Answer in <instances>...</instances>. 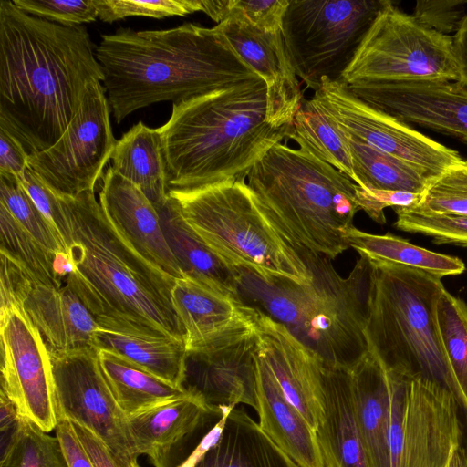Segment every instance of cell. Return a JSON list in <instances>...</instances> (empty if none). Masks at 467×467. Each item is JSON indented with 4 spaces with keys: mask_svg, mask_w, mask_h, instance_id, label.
I'll list each match as a JSON object with an SVG mask.
<instances>
[{
    "mask_svg": "<svg viewBox=\"0 0 467 467\" xmlns=\"http://www.w3.org/2000/svg\"><path fill=\"white\" fill-rule=\"evenodd\" d=\"M104 75L84 26H62L0 1V127L31 155L54 145Z\"/></svg>",
    "mask_w": 467,
    "mask_h": 467,
    "instance_id": "cell-1",
    "label": "cell"
},
{
    "mask_svg": "<svg viewBox=\"0 0 467 467\" xmlns=\"http://www.w3.org/2000/svg\"><path fill=\"white\" fill-rule=\"evenodd\" d=\"M75 272L65 279L100 329L186 343L171 301L176 279L141 256L106 215L95 191L57 196Z\"/></svg>",
    "mask_w": 467,
    "mask_h": 467,
    "instance_id": "cell-2",
    "label": "cell"
},
{
    "mask_svg": "<svg viewBox=\"0 0 467 467\" xmlns=\"http://www.w3.org/2000/svg\"><path fill=\"white\" fill-rule=\"evenodd\" d=\"M115 120L151 104H178L262 79L216 25L161 30L120 28L95 49Z\"/></svg>",
    "mask_w": 467,
    "mask_h": 467,
    "instance_id": "cell-3",
    "label": "cell"
},
{
    "mask_svg": "<svg viewBox=\"0 0 467 467\" xmlns=\"http://www.w3.org/2000/svg\"><path fill=\"white\" fill-rule=\"evenodd\" d=\"M263 79L245 82L178 104L158 128L168 191L189 192L246 179L253 165L287 136L266 119Z\"/></svg>",
    "mask_w": 467,
    "mask_h": 467,
    "instance_id": "cell-4",
    "label": "cell"
},
{
    "mask_svg": "<svg viewBox=\"0 0 467 467\" xmlns=\"http://www.w3.org/2000/svg\"><path fill=\"white\" fill-rule=\"evenodd\" d=\"M294 247L312 275L308 284L263 279L235 269L238 296L283 325L325 368H348L368 350L365 328L370 262L360 255L348 276L343 277L329 258Z\"/></svg>",
    "mask_w": 467,
    "mask_h": 467,
    "instance_id": "cell-5",
    "label": "cell"
},
{
    "mask_svg": "<svg viewBox=\"0 0 467 467\" xmlns=\"http://www.w3.org/2000/svg\"><path fill=\"white\" fill-rule=\"evenodd\" d=\"M247 185L263 213L293 245L334 259L359 211L357 184L309 151L281 142L251 168Z\"/></svg>",
    "mask_w": 467,
    "mask_h": 467,
    "instance_id": "cell-6",
    "label": "cell"
},
{
    "mask_svg": "<svg viewBox=\"0 0 467 467\" xmlns=\"http://www.w3.org/2000/svg\"><path fill=\"white\" fill-rule=\"evenodd\" d=\"M368 260V349L389 371L421 378L449 390L467 419V401L452 374L437 323L436 304L444 288L441 278L410 266Z\"/></svg>",
    "mask_w": 467,
    "mask_h": 467,
    "instance_id": "cell-7",
    "label": "cell"
},
{
    "mask_svg": "<svg viewBox=\"0 0 467 467\" xmlns=\"http://www.w3.org/2000/svg\"><path fill=\"white\" fill-rule=\"evenodd\" d=\"M169 196L187 223L230 267L263 279L310 282L303 257L260 210L244 179L170 191Z\"/></svg>",
    "mask_w": 467,
    "mask_h": 467,
    "instance_id": "cell-8",
    "label": "cell"
},
{
    "mask_svg": "<svg viewBox=\"0 0 467 467\" xmlns=\"http://www.w3.org/2000/svg\"><path fill=\"white\" fill-rule=\"evenodd\" d=\"M389 0H289L282 36L307 88L341 82L367 32Z\"/></svg>",
    "mask_w": 467,
    "mask_h": 467,
    "instance_id": "cell-9",
    "label": "cell"
},
{
    "mask_svg": "<svg viewBox=\"0 0 467 467\" xmlns=\"http://www.w3.org/2000/svg\"><path fill=\"white\" fill-rule=\"evenodd\" d=\"M452 36L418 22L391 1L367 32L341 82L457 80Z\"/></svg>",
    "mask_w": 467,
    "mask_h": 467,
    "instance_id": "cell-10",
    "label": "cell"
},
{
    "mask_svg": "<svg viewBox=\"0 0 467 467\" xmlns=\"http://www.w3.org/2000/svg\"><path fill=\"white\" fill-rule=\"evenodd\" d=\"M389 373V467H446L463 438L457 400L434 382Z\"/></svg>",
    "mask_w": 467,
    "mask_h": 467,
    "instance_id": "cell-11",
    "label": "cell"
},
{
    "mask_svg": "<svg viewBox=\"0 0 467 467\" xmlns=\"http://www.w3.org/2000/svg\"><path fill=\"white\" fill-rule=\"evenodd\" d=\"M310 99L342 130L411 164L431 182L463 160L457 150L366 103L342 82L322 78L320 88Z\"/></svg>",
    "mask_w": 467,
    "mask_h": 467,
    "instance_id": "cell-12",
    "label": "cell"
},
{
    "mask_svg": "<svg viewBox=\"0 0 467 467\" xmlns=\"http://www.w3.org/2000/svg\"><path fill=\"white\" fill-rule=\"evenodd\" d=\"M109 113L104 87L100 82L91 83L58 140L50 148L29 155L28 167L57 196L95 191L118 141Z\"/></svg>",
    "mask_w": 467,
    "mask_h": 467,
    "instance_id": "cell-13",
    "label": "cell"
},
{
    "mask_svg": "<svg viewBox=\"0 0 467 467\" xmlns=\"http://www.w3.org/2000/svg\"><path fill=\"white\" fill-rule=\"evenodd\" d=\"M57 414L93 431L111 450L138 460L127 416L103 374L99 350H49Z\"/></svg>",
    "mask_w": 467,
    "mask_h": 467,
    "instance_id": "cell-14",
    "label": "cell"
},
{
    "mask_svg": "<svg viewBox=\"0 0 467 467\" xmlns=\"http://www.w3.org/2000/svg\"><path fill=\"white\" fill-rule=\"evenodd\" d=\"M1 390L19 414L55 430L57 409L49 349L24 305L0 306Z\"/></svg>",
    "mask_w": 467,
    "mask_h": 467,
    "instance_id": "cell-15",
    "label": "cell"
},
{
    "mask_svg": "<svg viewBox=\"0 0 467 467\" xmlns=\"http://www.w3.org/2000/svg\"><path fill=\"white\" fill-rule=\"evenodd\" d=\"M347 88L409 125L451 135L467 144V88L457 80L365 82Z\"/></svg>",
    "mask_w": 467,
    "mask_h": 467,
    "instance_id": "cell-16",
    "label": "cell"
},
{
    "mask_svg": "<svg viewBox=\"0 0 467 467\" xmlns=\"http://www.w3.org/2000/svg\"><path fill=\"white\" fill-rule=\"evenodd\" d=\"M256 348L255 329L219 346L186 349L182 388L215 413L239 404L257 411Z\"/></svg>",
    "mask_w": 467,
    "mask_h": 467,
    "instance_id": "cell-17",
    "label": "cell"
},
{
    "mask_svg": "<svg viewBox=\"0 0 467 467\" xmlns=\"http://www.w3.org/2000/svg\"><path fill=\"white\" fill-rule=\"evenodd\" d=\"M257 310V348L285 399L317 431L326 415L322 360L283 325Z\"/></svg>",
    "mask_w": 467,
    "mask_h": 467,
    "instance_id": "cell-18",
    "label": "cell"
},
{
    "mask_svg": "<svg viewBox=\"0 0 467 467\" xmlns=\"http://www.w3.org/2000/svg\"><path fill=\"white\" fill-rule=\"evenodd\" d=\"M217 26L265 81L267 122L276 129L291 126L304 98L281 31H261L233 10Z\"/></svg>",
    "mask_w": 467,
    "mask_h": 467,
    "instance_id": "cell-19",
    "label": "cell"
},
{
    "mask_svg": "<svg viewBox=\"0 0 467 467\" xmlns=\"http://www.w3.org/2000/svg\"><path fill=\"white\" fill-rule=\"evenodd\" d=\"M171 301L186 333L187 350L228 343L256 329L255 308L188 278L176 279Z\"/></svg>",
    "mask_w": 467,
    "mask_h": 467,
    "instance_id": "cell-20",
    "label": "cell"
},
{
    "mask_svg": "<svg viewBox=\"0 0 467 467\" xmlns=\"http://www.w3.org/2000/svg\"><path fill=\"white\" fill-rule=\"evenodd\" d=\"M99 201L111 223L141 256L171 277L184 278L158 211L135 184L109 167L102 176Z\"/></svg>",
    "mask_w": 467,
    "mask_h": 467,
    "instance_id": "cell-21",
    "label": "cell"
},
{
    "mask_svg": "<svg viewBox=\"0 0 467 467\" xmlns=\"http://www.w3.org/2000/svg\"><path fill=\"white\" fill-rule=\"evenodd\" d=\"M178 467H299L243 409L225 412Z\"/></svg>",
    "mask_w": 467,
    "mask_h": 467,
    "instance_id": "cell-22",
    "label": "cell"
},
{
    "mask_svg": "<svg viewBox=\"0 0 467 467\" xmlns=\"http://www.w3.org/2000/svg\"><path fill=\"white\" fill-rule=\"evenodd\" d=\"M223 413L212 411L191 394L127 416V420L139 456L147 455L154 467H177L178 451Z\"/></svg>",
    "mask_w": 467,
    "mask_h": 467,
    "instance_id": "cell-23",
    "label": "cell"
},
{
    "mask_svg": "<svg viewBox=\"0 0 467 467\" xmlns=\"http://www.w3.org/2000/svg\"><path fill=\"white\" fill-rule=\"evenodd\" d=\"M346 369L357 426L370 466L389 467V373L369 349Z\"/></svg>",
    "mask_w": 467,
    "mask_h": 467,
    "instance_id": "cell-24",
    "label": "cell"
},
{
    "mask_svg": "<svg viewBox=\"0 0 467 467\" xmlns=\"http://www.w3.org/2000/svg\"><path fill=\"white\" fill-rule=\"evenodd\" d=\"M255 372L261 430L299 467H324L315 431L285 399L258 348Z\"/></svg>",
    "mask_w": 467,
    "mask_h": 467,
    "instance_id": "cell-25",
    "label": "cell"
},
{
    "mask_svg": "<svg viewBox=\"0 0 467 467\" xmlns=\"http://www.w3.org/2000/svg\"><path fill=\"white\" fill-rule=\"evenodd\" d=\"M24 306L49 350L93 348L94 336L100 328L67 285H35Z\"/></svg>",
    "mask_w": 467,
    "mask_h": 467,
    "instance_id": "cell-26",
    "label": "cell"
},
{
    "mask_svg": "<svg viewBox=\"0 0 467 467\" xmlns=\"http://www.w3.org/2000/svg\"><path fill=\"white\" fill-rule=\"evenodd\" d=\"M326 415L316 431L324 467H371L357 426L346 368L324 367Z\"/></svg>",
    "mask_w": 467,
    "mask_h": 467,
    "instance_id": "cell-27",
    "label": "cell"
},
{
    "mask_svg": "<svg viewBox=\"0 0 467 467\" xmlns=\"http://www.w3.org/2000/svg\"><path fill=\"white\" fill-rule=\"evenodd\" d=\"M157 211L168 245L184 278L238 296L236 270L226 265L200 238L182 216L175 201L169 196Z\"/></svg>",
    "mask_w": 467,
    "mask_h": 467,
    "instance_id": "cell-28",
    "label": "cell"
},
{
    "mask_svg": "<svg viewBox=\"0 0 467 467\" xmlns=\"http://www.w3.org/2000/svg\"><path fill=\"white\" fill-rule=\"evenodd\" d=\"M111 168L135 184L156 210L169 199L166 162L159 129L139 121L118 141Z\"/></svg>",
    "mask_w": 467,
    "mask_h": 467,
    "instance_id": "cell-29",
    "label": "cell"
},
{
    "mask_svg": "<svg viewBox=\"0 0 467 467\" xmlns=\"http://www.w3.org/2000/svg\"><path fill=\"white\" fill-rule=\"evenodd\" d=\"M93 348L117 355L142 370L182 388L186 357L183 341L140 337L99 329L94 336Z\"/></svg>",
    "mask_w": 467,
    "mask_h": 467,
    "instance_id": "cell-30",
    "label": "cell"
},
{
    "mask_svg": "<svg viewBox=\"0 0 467 467\" xmlns=\"http://www.w3.org/2000/svg\"><path fill=\"white\" fill-rule=\"evenodd\" d=\"M99 362L111 392L126 416L191 395L110 352L99 350Z\"/></svg>",
    "mask_w": 467,
    "mask_h": 467,
    "instance_id": "cell-31",
    "label": "cell"
},
{
    "mask_svg": "<svg viewBox=\"0 0 467 467\" xmlns=\"http://www.w3.org/2000/svg\"><path fill=\"white\" fill-rule=\"evenodd\" d=\"M345 237L349 247L370 260L410 266L441 279L459 275L465 270V264L459 257L425 249L391 234H373L352 226Z\"/></svg>",
    "mask_w": 467,
    "mask_h": 467,
    "instance_id": "cell-32",
    "label": "cell"
},
{
    "mask_svg": "<svg viewBox=\"0 0 467 467\" xmlns=\"http://www.w3.org/2000/svg\"><path fill=\"white\" fill-rule=\"evenodd\" d=\"M338 129L350 150L356 184L361 188L422 194L431 182L411 164L372 148Z\"/></svg>",
    "mask_w": 467,
    "mask_h": 467,
    "instance_id": "cell-33",
    "label": "cell"
},
{
    "mask_svg": "<svg viewBox=\"0 0 467 467\" xmlns=\"http://www.w3.org/2000/svg\"><path fill=\"white\" fill-rule=\"evenodd\" d=\"M286 137L357 182L350 150L341 130L311 99H304Z\"/></svg>",
    "mask_w": 467,
    "mask_h": 467,
    "instance_id": "cell-34",
    "label": "cell"
},
{
    "mask_svg": "<svg viewBox=\"0 0 467 467\" xmlns=\"http://www.w3.org/2000/svg\"><path fill=\"white\" fill-rule=\"evenodd\" d=\"M0 254L16 262L34 283L50 287H61L56 279L53 263L55 254L38 243L0 203Z\"/></svg>",
    "mask_w": 467,
    "mask_h": 467,
    "instance_id": "cell-35",
    "label": "cell"
},
{
    "mask_svg": "<svg viewBox=\"0 0 467 467\" xmlns=\"http://www.w3.org/2000/svg\"><path fill=\"white\" fill-rule=\"evenodd\" d=\"M0 467H68L57 436L21 416L9 441L1 448Z\"/></svg>",
    "mask_w": 467,
    "mask_h": 467,
    "instance_id": "cell-36",
    "label": "cell"
},
{
    "mask_svg": "<svg viewBox=\"0 0 467 467\" xmlns=\"http://www.w3.org/2000/svg\"><path fill=\"white\" fill-rule=\"evenodd\" d=\"M436 317L452 374L467 401V305L444 287L437 300Z\"/></svg>",
    "mask_w": 467,
    "mask_h": 467,
    "instance_id": "cell-37",
    "label": "cell"
},
{
    "mask_svg": "<svg viewBox=\"0 0 467 467\" xmlns=\"http://www.w3.org/2000/svg\"><path fill=\"white\" fill-rule=\"evenodd\" d=\"M0 203L48 251L67 253L58 233L34 203L19 179L0 175Z\"/></svg>",
    "mask_w": 467,
    "mask_h": 467,
    "instance_id": "cell-38",
    "label": "cell"
},
{
    "mask_svg": "<svg viewBox=\"0 0 467 467\" xmlns=\"http://www.w3.org/2000/svg\"><path fill=\"white\" fill-rule=\"evenodd\" d=\"M408 209L425 213L467 215V160L451 166L432 180L420 202Z\"/></svg>",
    "mask_w": 467,
    "mask_h": 467,
    "instance_id": "cell-39",
    "label": "cell"
},
{
    "mask_svg": "<svg viewBox=\"0 0 467 467\" xmlns=\"http://www.w3.org/2000/svg\"><path fill=\"white\" fill-rule=\"evenodd\" d=\"M393 209L397 214L394 223L397 229L430 236L437 244H452L467 247V215L425 213L404 207Z\"/></svg>",
    "mask_w": 467,
    "mask_h": 467,
    "instance_id": "cell-40",
    "label": "cell"
},
{
    "mask_svg": "<svg viewBox=\"0 0 467 467\" xmlns=\"http://www.w3.org/2000/svg\"><path fill=\"white\" fill-rule=\"evenodd\" d=\"M94 4L98 17L107 23L129 16H183L202 10V1L198 0H94Z\"/></svg>",
    "mask_w": 467,
    "mask_h": 467,
    "instance_id": "cell-41",
    "label": "cell"
},
{
    "mask_svg": "<svg viewBox=\"0 0 467 467\" xmlns=\"http://www.w3.org/2000/svg\"><path fill=\"white\" fill-rule=\"evenodd\" d=\"M22 11L36 17L62 25L82 26L98 18L94 0H12Z\"/></svg>",
    "mask_w": 467,
    "mask_h": 467,
    "instance_id": "cell-42",
    "label": "cell"
},
{
    "mask_svg": "<svg viewBox=\"0 0 467 467\" xmlns=\"http://www.w3.org/2000/svg\"><path fill=\"white\" fill-rule=\"evenodd\" d=\"M20 182L34 203L58 233L68 250L71 241L70 230L57 195L30 167H27Z\"/></svg>",
    "mask_w": 467,
    "mask_h": 467,
    "instance_id": "cell-43",
    "label": "cell"
},
{
    "mask_svg": "<svg viewBox=\"0 0 467 467\" xmlns=\"http://www.w3.org/2000/svg\"><path fill=\"white\" fill-rule=\"evenodd\" d=\"M465 5L466 0L417 1L412 16L429 29L451 36L457 32L466 14Z\"/></svg>",
    "mask_w": 467,
    "mask_h": 467,
    "instance_id": "cell-44",
    "label": "cell"
},
{
    "mask_svg": "<svg viewBox=\"0 0 467 467\" xmlns=\"http://www.w3.org/2000/svg\"><path fill=\"white\" fill-rule=\"evenodd\" d=\"M420 198L421 194L409 192L364 189L358 184L356 186V202L358 209L381 224L386 223L385 208L412 207Z\"/></svg>",
    "mask_w": 467,
    "mask_h": 467,
    "instance_id": "cell-45",
    "label": "cell"
},
{
    "mask_svg": "<svg viewBox=\"0 0 467 467\" xmlns=\"http://www.w3.org/2000/svg\"><path fill=\"white\" fill-rule=\"evenodd\" d=\"M289 0H233L232 10L254 27L265 32H279Z\"/></svg>",
    "mask_w": 467,
    "mask_h": 467,
    "instance_id": "cell-46",
    "label": "cell"
},
{
    "mask_svg": "<svg viewBox=\"0 0 467 467\" xmlns=\"http://www.w3.org/2000/svg\"><path fill=\"white\" fill-rule=\"evenodd\" d=\"M1 256L0 296L1 306L25 305L34 288V283L16 262L4 254Z\"/></svg>",
    "mask_w": 467,
    "mask_h": 467,
    "instance_id": "cell-47",
    "label": "cell"
},
{
    "mask_svg": "<svg viewBox=\"0 0 467 467\" xmlns=\"http://www.w3.org/2000/svg\"><path fill=\"white\" fill-rule=\"evenodd\" d=\"M71 423L95 467H140L138 460L115 452L89 429L74 421Z\"/></svg>",
    "mask_w": 467,
    "mask_h": 467,
    "instance_id": "cell-48",
    "label": "cell"
},
{
    "mask_svg": "<svg viewBox=\"0 0 467 467\" xmlns=\"http://www.w3.org/2000/svg\"><path fill=\"white\" fill-rule=\"evenodd\" d=\"M29 154L21 142L0 127V175L22 180L28 167Z\"/></svg>",
    "mask_w": 467,
    "mask_h": 467,
    "instance_id": "cell-49",
    "label": "cell"
},
{
    "mask_svg": "<svg viewBox=\"0 0 467 467\" xmlns=\"http://www.w3.org/2000/svg\"><path fill=\"white\" fill-rule=\"evenodd\" d=\"M55 433L68 467H95L68 419L57 414Z\"/></svg>",
    "mask_w": 467,
    "mask_h": 467,
    "instance_id": "cell-50",
    "label": "cell"
},
{
    "mask_svg": "<svg viewBox=\"0 0 467 467\" xmlns=\"http://www.w3.org/2000/svg\"><path fill=\"white\" fill-rule=\"evenodd\" d=\"M21 415L12 400L0 389V432L1 448L10 440Z\"/></svg>",
    "mask_w": 467,
    "mask_h": 467,
    "instance_id": "cell-51",
    "label": "cell"
},
{
    "mask_svg": "<svg viewBox=\"0 0 467 467\" xmlns=\"http://www.w3.org/2000/svg\"><path fill=\"white\" fill-rule=\"evenodd\" d=\"M452 45L458 67L457 81L467 88V13L452 36Z\"/></svg>",
    "mask_w": 467,
    "mask_h": 467,
    "instance_id": "cell-52",
    "label": "cell"
},
{
    "mask_svg": "<svg viewBox=\"0 0 467 467\" xmlns=\"http://www.w3.org/2000/svg\"><path fill=\"white\" fill-rule=\"evenodd\" d=\"M202 12L208 15L217 25L228 17L232 11L233 0L202 1Z\"/></svg>",
    "mask_w": 467,
    "mask_h": 467,
    "instance_id": "cell-53",
    "label": "cell"
},
{
    "mask_svg": "<svg viewBox=\"0 0 467 467\" xmlns=\"http://www.w3.org/2000/svg\"><path fill=\"white\" fill-rule=\"evenodd\" d=\"M446 467H467V448L461 446L451 455Z\"/></svg>",
    "mask_w": 467,
    "mask_h": 467,
    "instance_id": "cell-54",
    "label": "cell"
}]
</instances>
